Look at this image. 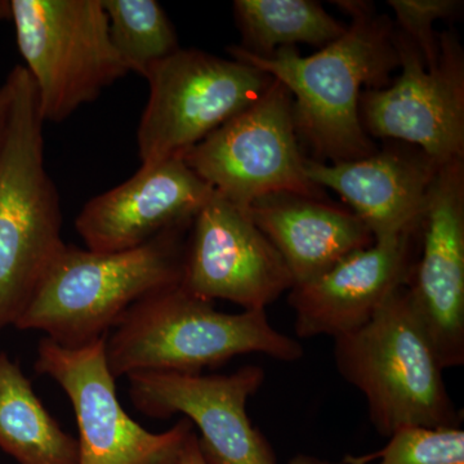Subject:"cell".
<instances>
[{"instance_id":"9a60e30c","label":"cell","mask_w":464,"mask_h":464,"mask_svg":"<svg viewBox=\"0 0 464 464\" xmlns=\"http://www.w3.org/2000/svg\"><path fill=\"white\" fill-rule=\"evenodd\" d=\"M418 232L374 241L315 279L293 286L288 304L297 337L326 335L335 340L364 326L391 295L409 282Z\"/></svg>"},{"instance_id":"6da1fadb","label":"cell","mask_w":464,"mask_h":464,"mask_svg":"<svg viewBox=\"0 0 464 464\" xmlns=\"http://www.w3.org/2000/svg\"><path fill=\"white\" fill-rule=\"evenodd\" d=\"M351 21L337 41L304 57L295 47L267 57L231 45L228 54L276 79L292 96L298 140L332 164L374 154L375 146L360 119L362 90L387 87L400 67L395 26L371 3L335 2Z\"/></svg>"},{"instance_id":"cb8c5ba5","label":"cell","mask_w":464,"mask_h":464,"mask_svg":"<svg viewBox=\"0 0 464 464\" xmlns=\"http://www.w3.org/2000/svg\"><path fill=\"white\" fill-rule=\"evenodd\" d=\"M11 101V85H9L7 79H5V83L0 85V143H2L5 127H7Z\"/></svg>"},{"instance_id":"44dd1931","label":"cell","mask_w":464,"mask_h":464,"mask_svg":"<svg viewBox=\"0 0 464 464\" xmlns=\"http://www.w3.org/2000/svg\"><path fill=\"white\" fill-rule=\"evenodd\" d=\"M389 439L380 451L347 456L343 464H464V431L459 427H411Z\"/></svg>"},{"instance_id":"5bb4252c","label":"cell","mask_w":464,"mask_h":464,"mask_svg":"<svg viewBox=\"0 0 464 464\" xmlns=\"http://www.w3.org/2000/svg\"><path fill=\"white\" fill-rule=\"evenodd\" d=\"M215 191L182 158L140 168L133 177L88 201L75 219L87 249L121 252L163 232L190 226Z\"/></svg>"},{"instance_id":"4fadbf2b","label":"cell","mask_w":464,"mask_h":464,"mask_svg":"<svg viewBox=\"0 0 464 464\" xmlns=\"http://www.w3.org/2000/svg\"><path fill=\"white\" fill-rule=\"evenodd\" d=\"M420 234L409 297L442 368L464 365V160L439 168Z\"/></svg>"},{"instance_id":"5b68a950","label":"cell","mask_w":464,"mask_h":464,"mask_svg":"<svg viewBox=\"0 0 464 464\" xmlns=\"http://www.w3.org/2000/svg\"><path fill=\"white\" fill-rule=\"evenodd\" d=\"M333 355L341 377L364 396L369 420L382 436L462 422L406 284L364 326L335 338Z\"/></svg>"},{"instance_id":"8992f818","label":"cell","mask_w":464,"mask_h":464,"mask_svg":"<svg viewBox=\"0 0 464 464\" xmlns=\"http://www.w3.org/2000/svg\"><path fill=\"white\" fill-rule=\"evenodd\" d=\"M18 50L43 121L61 123L130 74L102 0H11Z\"/></svg>"},{"instance_id":"52a82bcc","label":"cell","mask_w":464,"mask_h":464,"mask_svg":"<svg viewBox=\"0 0 464 464\" xmlns=\"http://www.w3.org/2000/svg\"><path fill=\"white\" fill-rule=\"evenodd\" d=\"M145 79L149 100L137 130L142 167L182 158L252 105L273 81L235 58L183 48L155 63Z\"/></svg>"},{"instance_id":"7402d4cb","label":"cell","mask_w":464,"mask_h":464,"mask_svg":"<svg viewBox=\"0 0 464 464\" xmlns=\"http://www.w3.org/2000/svg\"><path fill=\"white\" fill-rule=\"evenodd\" d=\"M395 14L396 30L406 36L422 56L427 67H432L440 54L439 35L433 24L456 16L462 2L458 0H389Z\"/></svg>"},{"instance_id":"9c48e42d","label":"cell","mask_w":464,"mask_h":464,"mask_svg":"<svg viewBox=\"0 0 464 464\" xmlns=\"http://www.w3.org/2000/svg\"><path fill=\"white\" fill-rule=\"evenodd\" d=\"M395 42L401 69L395 83L360 97L365 132L414 146L439 167L464 160V54L456 35H439L432 67L396 27Z\"/></svg>"},{"instance_id":"603a6c76","label":"cell","mask_w":464,"mask_h":464,"mask_svg":"<svg viewBox=\"0 0 464 464\" xmlns=\"http://www.w3.org/2000/svg\"><path fill=\"white\" fill-rule=\"evenodd\" d=\"M179 464H207L203 454H201L199 444H198L197 432L192 431L188 439L186 440Z\"/></svg>"},{"instance_id":"ac0fdd59","label":"cell","mask_w":464,"mask_h":464,"mask_svg":"<svg viewBox=\"0 0 464 464\" xmlns=\"http://www.w3.org/2000/svg\"><path fill=\"white\" fill-rule=\"evenodd\" d=\"M0 449L18 464H79L78 439L61 429L5 353H0Z\"/></svg>"},{"instance_id":"3957f363","label":"cell","mask_w":464,"mask_h":464,"mask_svg":"<svg viewBox=\"0 0 464 464\" xmlns=\"http://www.w3.org/2000/svg\"><path fill=\"white\" fill-rule=\"evenodd\" d=\"M106 337L110 371L118 380L137 373L201 374L237 356L262 353L295 362L304 355L295 338L275 329L266 310L226 314L181 284L137 302Z\"/></svg>"},{"instance_id":"d4e9b609","label":"cell","mask_w":464,"mask_h":464,"mask_svg":"<svg viewBox=\"0 0 464 464\" xmlns=\"http://www.w3.org/2000/svg\"><path fill=\"white\" fill-rule=\"evenodd\" d=\"M289 464H333L329 460L322 459L311 454H297L289 460Z\"/></svg>"},{"instance_id":"277c9868","label":"cell","mask_w":464,"mask_h":464,"mask_svg":"<svg viewBox=\"0 0 464 464\" xmlns=\"http://www.w3.org/2000/svg\"><path fill=\"white\" fill-rule=\"evenodd\" d=\"M11 109L0 143V331L14 325L61 250L60 198L45 168L44 136L32 76H7Z\"/></svg>"},{"instance_id":"30bf717a","label":"cell","mask_w":464,"mask_h":464,"mask_svg":"<svg viewBox=\"0 0 464 464\" xmlns=\"http://www.w3.org/2000/svg\"><path fill=\"white\" fill-rule=\"evenodd\" d=\"M106 337L70 348L39 342L35 371L66 393L79 429V464H179L194 431L181 418L168 431L143 429L124 411L106 357Z\"/></svg>"},{"instance_id":"ba28073f","label":"cell","mask_w":464,"mask_h":464,"mask_svg":"<svg viewBox=\"0 0 464 464\" xmlns=\"http://www.w3.org/2000/svg\"><path fill=\"white\" fill-rule=\"evenodd\" d=\"M219 197L246 209L276 194L322 199L308 179L292 114V96L279 81L182 157Z\"/></svg>"},{"instance_id":"2e32d148","label":"cell","mask_w":464,"mask_h":464,"mask_svg":"<svg viewBox=\"0 0 464 464\" xmlns=\"http://www.w3.org/2000/svg\"><path fill=\"white\" fill-rule=\"evenodd\" d=\"M439 168L420 149L398 146L342 163L306 160L308 179L337 192L374 241L420 231Z\"/></svg>"},{"instance_id":"e0dca14e","label":"cell","mask_w":464,"mask_h":464,"mask_svg":"<svg viewBox=\"0 0 464 464\" xmlns=\"http://www.w3.org/2000/svg\"><path fill=\"white\" fill-rule=\"evenodd\" d=\"M246 212L285 262L295 285L310 282L374 237L353 212L314 198L276 194Z\"/></svg>"},{"instance_id":"ffe728a7","label":"cell","mask_w":464,"mask_h":464,"mask_svg":"<svg viewBox=\"0 0 464 464\" xmlns=\"http://www.w3.org/2000/svg\"><path fill=\"white\" fill-rule=\"evenodd\" d=\"M110 38L130 70L145 78L155 63L179 51V38L157 0H102Z\"/></svg>"},{"instance_id":"7c38bea8","label":"cell","mask_w":464,"mask_h":464,"mask_svg":"<svg viewBox=\"0 0 464 464\" xmlns=\"http://www.w3.org/2000/svg\"><path fill=\"white\" fill-rule=\"evenodd\" d=\"M181 286L204 301L266 310L295 286L282 256L246 209L212 195L192 221Z\"/></svg>"},{"instance_id":"8fae6325","label":"cell","mask_w":464,"mask_h":464,"mask_svg":"<svg viewBox=\"0 0 464 464\" xmlns=\"http://www.w3.org/2000/svg\"><path fill=\"white\" fill-rule=\"evenodd\" d=\"M130 401L148 417L176 414L197 427L207 464H277L264 433L250 420L246 404L265 382L258 365L231 374L137 373L128 375Z\"/></svg>"},{"instance_id":"d6986e66","label":"cell","mask_w":464,"mask_h":464,"mask_svg":"<svg viewBox=\"0 0 464 464\" xmlns=\"http://www.w3.org/2000/svg\"><path fill=\"white\" fill-rule=\"evenodd\" d=\"M234 14L240 47L259 57L298 43L325 47L347 27L314 0H235Z\"/></svg>"},{"instance_id":"7a4b0ae2","label":"cell","mask_w":464,"mask_h":464,"mask_svg":"<svg viewBox=\"0 0 464 464\" xmlns=\"http://www.w3.org/2000/svg\"><path fill=\"white\" fill-rule=\"evenodd\" d=\"M190 227L173 228L121 252L66 244L14 326L43 332L70 348L108 337L137 302L181 284Z\"/></svg>"},{"instance_id":"484cf974","label":"cell","mask_w":464,"mask_h":464,"mask_svg":"<svg viewBox=\"0 0 464 464\" xmlns=\"http://www.w3.org/2000/svg\"><path fill=\"white\" fill-rule=\"evenodd\" d=\"M12 5L11 0H0V21L11 20Z\"/></svg>"}]
</instances>
